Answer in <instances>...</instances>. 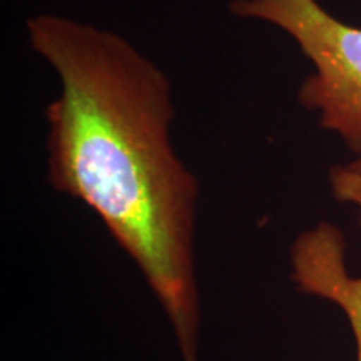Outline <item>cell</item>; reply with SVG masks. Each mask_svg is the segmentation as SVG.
Returning a JSON list of instances; mask_svg holds the SVG:
<instances>
[{"instance_id": "cell-4", "label": "cell", "mask_w": 361, "mask_h": 361, "mask_svg": "<svg viewBox=\"0 0 361 361\" xmlns=\"http://www.w3.org/2000/svg\"><path fill=\"white\" fill-rule=\"evenodd\" d=\"M329 184L338 201L356 204L361 213V152L353 161L333 168Z\"/></svg>"}, {"instance_id": "cell-3", "label": "cell", "mask_w": 361, "mask_h": 361, "mask_svg": "<svg viewBox=\"0 0 361 361\" xmlns=\"http://www.w3.org/2000/svg\"><path fill=\"white\" fill-rule=\"evenodd\" d=\"M293 281L303 295L331 301L348 319L361 361V276L346 266V241L335 224L319 223L306 229L290 251Z\"/></svg>"}, {"instance_id": "cell-2", "label": "cell", "mask_w": 361, "mask_h": 361, "mask_svg": "<svg viewBox=\"0 0 361 361\" xmlns=\"http://www.w3.org/2000/svg\"><path fill=\"white\" fill-rule=\"evenodd\" d=\"M229 11L291 35L314 69L298 92L301 106L360 154L361 27L338 20L318 0H231Z\"/></svg>"}, {"instance_id": "cell-1", "label": "cell", "mask_w": 361, "mask_h": 361, "mask_svg": "<svg viewBox=\"0 0 361 361\" xmlns=\"http://www.w3.org/2000/svg\"><path fill=\"white\" fill-rule=\"evenodd\" d=\"M25 27L61 84L45 107L49 183L99 216L159 301L180 361H200V184L171 141L168 75L112 30L57 13Z\"/></svg>"}]
</instances>
